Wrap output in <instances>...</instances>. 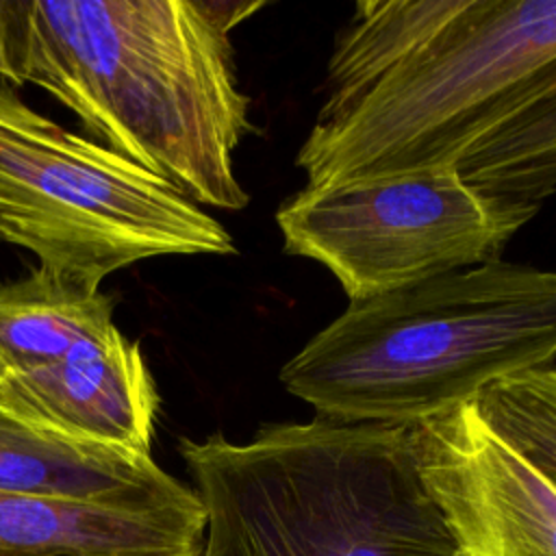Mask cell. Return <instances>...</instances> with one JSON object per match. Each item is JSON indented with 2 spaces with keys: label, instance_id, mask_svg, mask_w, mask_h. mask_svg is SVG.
<instances>
[{
  "label": "cell",
  "instance_id": "obj_1",
  "mask_svg": "<svg viewBox=\"0 0 556 556\" xmlns=\"http://www.w3.org/2000/svg\"><path fill=\"white\" fill-rule=\"evenodd\" d=\"M265 2L11 0L15 89L33 83L102 146L198 206L250 202L235 152L254 130L230 30Z\"/></svg>",
  "mask_w": 556,
  "mask_h": 556
},
{
  "label": "cell",
  "instance_id": "obj_2",
  "mask_svg": "<svg viewBox=\"0 0 556 556\" xmlns=\"http://www.w3.org/2000/svg\"><path fill=\"white\" fill-rule=\"evenodd\" d=\"M556 358V271L493 261L350 302L280 369L315 417L415 428Z\"/></svg>",
  "mask_w": 556,
  "mask_h": 556
},
{
  "label": "cell",
  "instance_id": "obj_3",
  "mask_svg": "<svg viewBox=\"0 0 556 556\" xmlns=\"http://www.w3.org/2000/svg\"><path fill=\"white\" fill-rule=\"evenodd\" d=\"M204 515L202 556H458L415 428L265 424L245 443L178 439Z\"/></svg>",
  "mask_w": 556,
  "mask_h": 556
},
{
  "label": "cell",
  "instance_id": "obj_4",
  "mask_svg": "<svg viewBox=\"0 0 556 556\" xmlns=\"http://www.w3.org/2000/svg\"><path fill=\"white\" fill-rule=\"evenodd\" d=\"M556 74V0H467L350 111L315 124L306 187L456 165Z\"/></svg>",
  "mask_w": 556,
  "mask_h": 556
},
{
  "label": "cell",
  "instance_id": "obj_5",
  "mask_svg": "<svg viewBox=\"0 0 556 556\" xmlns=\"http://www.w3.org/2000/svg\"><path fill=\"white\" fill-rule=\"evenodd\" d=\"M0 239L87 289L148 258L237 252L230 232L167 180L63 128L7 83Z\"/></svg>",
  "mask_w": 556,
  "mask_h": 556
},
{
  "label": "cell",
  "instance_id": "obj_6",
  "mask_svg": "<svg viewBox=\"0 0 556 556\" xmlns=\"http://www.w3.org/2000/svg\"><path fill=\"white\" fill-rule=\"evenodd\" d=\"M530 219L471 189L456 165L304 185L276 211L285 252L321 263L350 302L500 261Z\"/></svg>",
  "mask_w": 556,
  "mask_h": 556
},
{
  "label": "cell",
  "instance_id": "obj_7",
  "mask_svg": "<svg viewBox=\"0 0 556 556\" xmlns=\"http://www.w3.org/2000/svg\"><path fill=\"white\" fill-rule=\"evenodd\" d=\"M415 445L458 556H556V484L473 404L415 426Z\"/></svg>",
  "mask_w": 556,
  "mask_h": 556
},
{
  "label": "cell",
  "instance_id": "obj_8",
  "mask_svg": "<svg viewBox=\"0 0 556 556\" xmlns=\"http://www.w3.org/2000/svg\"><path fill=\"white\" fill-rule=\"evenodd\" d=\"M0 397L50 432L135 454H150L161 408L141 345L117 326L56 363L2 378Z\"/></svg>",
  "mask_w": 556,
  "mask_h": 556
},
{
  "label": "cell",
  "instance_id": "obj_9",
  "mask_svg": "<svg viewBox=\"0 0 556 556\" xmlns=\"http://www.w3.org/2000/svg\"><path fill=\"white\" fill-rule=\"evenodd\" d=\"M0 491L137 510L193 508L200 497L150 454L50 432L0 397Z\"/></svg>",
  "mask_w": 556,
  "mask_h": 556
},
{
  "label": "cell",
  "instance_id": "obj_10",
  "mask_svg": "<svg viewBox=\"0 0 556 556\" xmlns=\"http://www.w3.org/2000/svg\"><path fill=\"white\" fill-rule=\"evenodd\" d=\"M204 506L137 510L0 491V556H202Z\"/></svg>",
  "mask_w": 556,
  "mask_h": 556
},
{
  "label": "cell",
  "instance_id": "obj_11",
  "mask_svg": "<svg viewBox=\"0 0 556 556\" xmlns=\"http://www.w3.org/2000/svg\"><path fill=\"white\" fill-rule=\"evenodd\" d=\"M117 298L37 265L0 285V380L46 367L102 341L115 328Z\"/></svg>",
  "mask_w": 556,
  "mask_h": 556
},
{
  "label": "cell",
  "instance_id": "obj_12",
  "mask_svg": "<svg viewBox=\"0 0 556 556\" xmlns=\"http://www.w3.org/2000/svg\"><path fill=\"white\" fill-rule=\"evenodd\" d=\"M467 0H367L356 4L337 37L324 80L326 100L315 124L350 111L374 85L400 67L450 24Z\"/></svg>",
  "mask_w": 556,
  "mask_h": 556
},
{
  "label": "cell",
  "instance_id": "obj_13",
  "mask_svg": "<svg viewBox=\"0 0 556 556\" xmlns=\"http://www.w3.org/2000/svg\"><path fill=\"white\" fill-rule=\"evenodd\" d=\"M456 169L500 206L536 215L556 191V76L478 139Z\"/></svg>",
  "mask_w": 556,
  "mask_h": 556
},
{
  "label": "cell",
  "instance_id": "obj_14",
  "mask_svg": "<svg viewBox=\"0 0 556 556\" xmlns=\"http://www.w3.org/2000/svg\"><path fill=\"white\" fill-rule=\"evenodd\" d=\"M478 415L556 484V369L504 378L473 402Z\"/></svg>",
  "mask_w": 556,
  "mask_h": 556
},
{
  "label": "cell",
  "instance_id": "obj_15",
  "mask_svg": "<svg viewBox=\"0 0 556 556\" xmlns=\"http://www.w3.org/2000/svg\"><path fill=\"white\" fill-rule=\"evenodd\" d=\"M0 83L15 87L11 65V0H0Z\"/></svg>",
  "mask_w": 556,
  "mask_h": 556
}]
</instances>
